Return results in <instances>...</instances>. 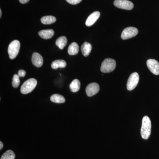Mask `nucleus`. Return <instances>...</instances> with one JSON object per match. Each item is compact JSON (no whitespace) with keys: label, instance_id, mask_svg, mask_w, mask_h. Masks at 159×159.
<instances>
[{"label":"nucleus","instance_id":"10","mask_svg":"<svg viewBox=\"0 0 159 159\" xmlns=\"http://www.w3.org/2000/svg\"><path fill=\"white\" fill-rule=\"evenodd\" d=\"M31 61L32 64L37 67H40L42 66L43 59L42 55L38 53L34 52L32 54Z\"/></svg>","mask_w":159,"mask_h":159},{"label":"nucleus","instance_id":"17","mask_svg":"<svg viewBox=\"0 0 159 159\" xmlns=\"http://www.w3.org/2000/svg\"><path fill=\"white\" fill-rule=\"evenodd\" d=\"M80 83L78 79H74L71 83L70 85V89L71 92L76 93L80 89Z\"/></svg>","mask_w":159,"mask_h":159},{"label":"nucleus","instance_id":"5","mask_svg":"<svg viewBox=\"0 0 159 159\" xmlns=\"http://www.w3.org/2000/svg\"><path fill=\"white\" fill-rule=\"evenodd\" d=\"M139 80V76L136 72L131 74L127 83V89L129 91H132L136 87Z\"/></svg>","mask_w":159,"mask_h":159},{"label":"nucleus","instance_id":"25","mask_svg":"<svg viewBox=\"0 0 159 159\" xmlns=\"http://www.w3.org/2000/svg\"><path fill=\"white\" fill-rule=\"evenodd\" d=\"M3 144L2 142H0V149H2L3 148Z\"/></svg>","mask_w":159,"mask_h":159},{"label":"nucleus","instance_id":"4","mask_svg":"<svg viewBox=\"0 0 159 159\" xmlns=\"http://www.w3.org/2000/svg\"><path fill=\"white\" fill-rule=\"evenodd\" d=\"M20 43L17 40H15L11 42L8 47V54L9 58L14 59L17 56L19 52Z\"/></svg>","mask_w":159,"mask_h":159},{"label":"nucleus","instance_id":"19","mask_svg":"<svg viewBox=\"0 0 159 159\" xmlns=\"http://www.w3.org/2000/svg\"><path fill=\"white\" fill-rule=\"evenodd\" d=\"M51 100L55 103H61L65 102L66 99L64 97L59 94H54L51 97Z\"/></svg>","mask_w":159,"mask_h":159},{"label":"nucleus","instance_id":"18","mask_svg":"<svg viewBox=\"0 0 159 159\" xmlns=\"http://www.w3.org/2000/svg\"><path fill=\"white\" fill-rule=\"evenodd\" d=\"M56 21V18L52 16H44L41 19V22L44 25H51L55 22Z\"/></svg>","mask_w":159,"mask_h":159},{"label":"nucleus","instance_id":"8","mask_svg":"<svg viewBox=\"0 0 159 159\" xmlns=\"http://www.w3.org/2000/svg\"><path fill=\"white\" fill-rule=\"evenodd\" d=\"M147 66L149 70L155 75H159V63L156 60L149 59L147 61Z\"/></svg>","mask_w":159,"mask_h":159},{"label":"nucleus","instance_id":"13","mask_svg":"<svg viewBox=\"0 0 159 159\" xmlns=\"http://www.w3.org/2000/svg\"><path fill=\"white\" fill-rule=\"evenodd\" d=\"M92 49V46L90 43L88 42L84 43L81 47V51L84 57H88L90 54Z\"/></svg>","mask_w":159,"mask_h":159},{"label":"nucleus","instance_id":"22","mask_svg":"<svg viewBox=\"0 0 159 159\" xmlns=\"http://www.w3.org/2000/svg\"><path fill=\"white\" fill-rule=\"evenodd\" d=\"M66 1L71 5H75L79 4L82 1V0H66Z\"/></svg>","mask_w":159,"mask_h":159},{"label":"nucleus","instance_id":"6","mask_svg":"<svg viewBox=\"0 0 159 159\" xmlns=\"http://www.w3.org/2000/svg\"><path fill=\"white\" fill-rule=\"evenodd\" d=\"M139 31L137 28L130 27L125 28L122 31L121 34V38L123 40H126L132 38L136 36Z\"/></svg>","mask_w":159,"mask_h":159},{"label":"nucleus","instance_id":"3","mask_svg":"<svg viewBox=\"0 0 159 159\" xmlns=\"http://www.w3.org/2000/svg\"><path fill=\"white\" fill-rule=\"evenodd\" d=\"M116 61L111 58H107L102 61L100 70L103 73H109L113 71L116 68Z\"/></svg>","mask_w":159,"mask_h":159},{"label":"nucleus","instance_id":"2","mask_svg":"<svg viewBox=\"0 0 159 159\" xmlns=\"http://www.w3.org/2000/svg\"><path fill=\"white\" fill-rule=\"evenodd\" d=\"M37 84V81L34 78H30L24 83L21 87L20 92L21 93L26 94L32 92Z\"/></svg>","mask_w":159,"mask_h":159},{"label":"nucleus","instance_id":"1","mask_svg":"<svg viewBox=\"0 0 159 159\" xmlns=\"http://www.w3.org/2000/svg\"><path fill=\"white\" fill-rule=\"evenodd\" d=\"M151 132V122L149 117L145 116L142 121L141 134L142 139H148L150 136Z\"/></svg>","mask_w":159,"mask_h":159},{"label":"nucleus","instance_id":"26","mask_svg":"<svg viewBox=\"0 0 159 159\" xmlns=\"http://www.w3.org/2000/svg\"><path fill=\"white\" fill-rule=\"evenodd\" d=\"M2 10H1V9H0V18H1V17H2Z\"/></svg>","mask_w":159,"mask_h":159},{"label":"nucleus","instance_id":"24","mask_svg":"<svg viewBox=\"0 0 159 159\" xmlns=\"http://www.w3.org/2000/svg\"><path fill=\"white\" fill-rule=\"evenodd\" d=\"M20 2L21 3V4H26V3H28L29 2V0H19Z\"/></svg>","mask_w":159,"mask_h":159},{"label":"nucleus","instance_id":"16","mask_svg":"<svg viewBox=\"0 0 159 159\" xmlns=\"http://www.w3.org/2000/svg\"><path fill=\"white\" fill-rule=\"evenodd\" d=\"M67 39L65 36H61L56 41V45L61 50H62L66 45Z\"/></svg>","mask_w":159,"mask_h":159},{"label":"nucleus","instance_id":"7","mask_svg":"<svg viewBox=\"0 0 159 159\" xmlns=\"http://www.w3.org/2000/svg\"><path fill=\"white\" fill-rule=\"evenodd\" d=\"M114 4L117 8L127 10H131L134 6L133 3L127 0H115Z\"/></svg>","mask_w":159,"mask_h":159},{"label":"nucleus","instance_id":"21","mask_svg":"<svg viewBox=\"0 0 159 159\" xmlns=\"http://www.w3.org/2000/svg\"><path fill=\"white\" fill-rule=\"evenodd\" d=\"M19 76L18 74H14L12 78V85L15 88H16L19 86L20 80Z\"/></svg>","mask_w":159,"mask_h":159},{"label":"nucleus","instance_id":"15","mask_svg":"<svg viewBox=\"0 0 159 159\" xmlns=\"http://www.w3.org/2000/svg\"><path fill=\"white\" fill-rule=\"evenodd\" d=\"M66 66V63L63 60H56L51 63V66L53 69H57L58 68H64Z\"/></svg>","mask_w":159,"mask_h":159},{"label":"nucleus","instance_id":"20","mask_svg":"<svg viewBox=\"0 0 159 159\" xmlns=\"http://www.w3.org/2000/svg\"><path fill=\"white\" fill-rule=\"evenodd\" d=\"M15 158V154L12 150L7 151L3 154L1 157V159H14Z\"/></svg>","mask_w":159,"mask_h":159},{"label":"nucleus","instance_id":"23","mask_svg":"<svg viewBox=\"0 0 159 159\" xmlns=\"http://www.w3.org/2000/svg\"><path fill=\"white\" fill-rule=\"evenodd\" d=\"M18 75L20 77H24L26 75V72L24 70H21L18 71Z\"/></svg>","mask_w":159,"mask_h":159},{"label":"nucleus","instance_id":"11","mask_svg":"<svg viewBox=\"0 0 159 159\" xmlns=\"http://www.w3.org/2000/svg\"><path fill=\"white\" fill-rule=\"evenodd\" d=\"M100 15V12L98 11H94L92 13L87 19L85 23L86 25L88 27L93 25L99 18Z\"/></svg>","mask_w":159,"mask_h":159},{"label":"nucleus","instance_id":"12","mask_svg":"<svg viewBox=\"0 0 159 159\" xmlns=\"http://www.w3.org/2000/svg\"><path fill=\"white\" fill-rule=\"evenodd\" d=\"M54 31L52 29L41 30L39 32L40 37L45 39H50L54 36Z\"/></svg>","mask_w":159,"mask_h":159},{"label":"nucleus","instance_id":"9","mask_svg":"<svg viewBox=\"0 0 159 159\" xmlns=\"http://www.w3.org/2000/svg\"><path fill=\"white\" fill-rule=\"evenodd\" d=\"M99 91V86L96 83H92L87 86L86 93L89 97H93L97 94Z\"/></svg>","mask_w":159,"mask_h":159},{"label":"nucleus","instance_id":"14","mask_svg":"<svg viewBox=\"0 0 159 159\" xmlns=\"http://www.w3.org/2000/svg\"><path fill=\"white\" fill-rule=\"evenodd\" d=\"M79 51V47L77 43L73 42L69 46L68 52L70 55H76L78 54Z\"/></svg>","mask_w":159,"mask_h":159}]
</instances>
